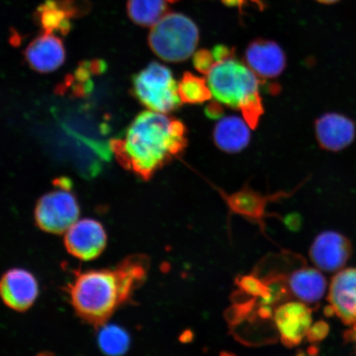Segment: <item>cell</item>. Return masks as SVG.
<instances>
[{"instance_id":"2","label":"cell","mask_w":356,"mask_h":356,"mask_svg":"<svg viewBox=\"0 0 356 356\" xmlns=\"http://www.w3.org/2000/svg\"><path fill=\"white\" fill-rule=\"evenodd\" d=\"M145 275V261L139 257H129L115 268L79 271L67 292L79 317L100 327L130 299Z\"/></svg>"},{"instance_id":"18","label":"cell","mask_w":356,"mask_h":356,"mask_svg":"<svg viewBox=\"0 0 356 356\" xmlns=\"http://www.w3.org/2000/svg\"><path fill=\"white\" fill-rule=\"evenodd\" d=\"M168 0H128L129 17L136 25L152 26L168 13Z\"/></svg>"},{"instance_id":"26","label":"cell","mask_w":356,"mask_h":356,"mask_svg":"<svg viewBox=\"0 0 356 356\" xmlns=\"http://www.w3.org/2000/svg\"><path fill=\"white\" fill-rule=\"evenodd\" d=\"M222 1L229 6H240L243 3V0H222Z\"/></svg>"},{"instance_id":"23","label":"cell","mask_w":356,"mask_h":356,"mask_svg":"<svg viewBox=\"0 0 356 356\" xmlns=\"http://www.w3.org/2000/svg\"><path fill=\"white\" fill-rule=\"evenodd\" d=\"M215 62L212 52L207 50H200L195 53L193 58L195 68L197 69L198 72L206 75Z\"/></svg>"},{"instance_id":"3","label":"cell","mask_w":356,"mask_h":356,"mask_svg":"<svg viewBox=\"0 0 356 356\" xmlns=\"http://www.w3.org/2000/svg\"><path fill=\"white\" fill-rule=\"evenodd\" d=\"M212 97L222 104L240 111L245 121L255 129L264 113L260 79L234 55L216 60L207 74Z\"/></svg>"},{"instance_id":"14","label":"cell","mask_w":356,"mask_h":356,"mask_svg":"<svg viewBox=\"0 0 356 356\" xmlns=\"http://www.w3.org/2000/svg\"><path fill=\"white\" fill-rule=\"evenodd\" d=\"M24 56L26 63L35 72L47 74L59 69L65 63L66 51L58 35L43 33L30 42Z\"/></svg>"},{"instance_id":"17","label":"cell","mask_w":356,"mask_h":356,"mask_svg":"<svg viewBox=\"0 0 356 356\" xmlns=\"http://www.w3.org/2000/svg\"><path fill=\"white\" fill-rule=\"evenodd\" d=\"M289 288L298 299L314 304L322 299L327 282L323 275L314 268H302L295 271L289 278Z\"/></svg>"},{"instance_id":"5","label":"cell","mask_w":356,"mask_h":356,"mask_svg":"<svg viewBox=\"0 0 356 356\" xmlns=\"http://www.w3.org/2000/svg\"><path fill=\"white\" fill-rule=\"evenodd\" d=\"M132 92L141 104L157 113L168 114L182 104L178 83L171 70L157 62L149 64L134 76Z\"/></svg>"},{"instance_id":"20","label":"cell","mask_w":356,"mask_h":356,"mask_svg":"<svg viewBox=\"0 0 356 356\" xmlns=\"http://www.w3.org/2000/svg\"><path fill=\"white\" fill-rule=\"evenodd\" d=\"M99 343L106 354L118 355L126 353L130 346V337L122 328L109 325L102 329Z\"/></svg>"},{"instance_id":"9","label":"cell","mask_w":356,"mask_h":356,"mask_svg":"<svg viewBox=\"0 0 356 356\" xmlns=\"http://www.w3.org/2000/svg\"><path fill=\"white\" fill-rule=\"evenodd\" d=\"M274 322L283 344L293 347L301 343L312 326V311L300 302L280 305L273 314Z\"/></svg>"},{"instance_id":"27","label":"cell","mask_w":356,"mask_h":356,"mask_svg":"<svg viewBox=\"0 0 356 356\" xmlns=\"http://www.w3.org/2000/svg\"><path fill=\"white\" fill-rule=\"evenodd\" d=\"M348 337L349 339L353 341L356 346V323H355L354 327L349 332Z\"/></svg>"},{"instance_id":"10","label":"cell","mask_w":356,"mask_h":356,"mask_svg":"<svg viewBox=\"0 0 356 356\" xmlns=\"http://www.w3.org/2000/svg\"><path fill=\"white\" fill-rule=\"evenodd\" d=\"M245 64L262 79L277 78L286 66V55L277 42L257 39L245 51Z\"/></svg>"},{"instance_id":"1","label":"cell","mask_w":356,"mask_h":356,"mask_svg":"<svg viewBox=\"0 0 356 356\" xmlns=\"http://www.w3.org/2000/svg\"><path fill=\"white\" fill-rule=\"evenodd\" d=\"M186 145L185 124L151 110L134 119L122 139L111 141L119 163L145 180L184 152Z\"/></svg>"},{"instance_id":"19","label":"cell","mask_w":356,"mask_h":356,"mask_svg":"<svg viewBox=\"0 0 356 356\" xmlns=\"http://www.w3.org/2000/svg\"><path fill=\"white\" fill-rule=\"evenodd\" d=\"M178 92L181 102L189 104H203L212 97L207 79L189 72L185 73L178 82Z\"/></svg>"},{"instance_id":"29","label":"cell","mask_w":356,"mask_h":356,"mask_svg":"<svg viewBox=\"0 0 356 356\" xmlns=\"http://www.w3.org/2000/svg\"><path fill=\"white\" fill-rule=\"evenodd\" d=\"M168 1L169 3H175V2L179 1V0H168Z\"/></svg>"},{"instance_id":"11","label":"cell","mask_w":356,"mask_h":356,"mask_svg":"<svg viewBox=\"0 0 356 356\" xmlns=\"http://www.w3.org/2000/svg\"><path fill=\"white\" fill-rule=\"evenodd\" d=\"M315 133L322 149L339 152L353 143L356 136L355 123L340 113H325L316 121Z\"/></svg>"},{"instance_id":"25","label":"cell","mask_w":356,"mask_h":356,"mask_svg":"<svg viewBox=\"0 0 356 356\" xmlns=\"http://www.w3.org/2000/svg\"><path fill=\"white\" fill-rule=\"evenodd\" d=\"M207 114L211 118H219L222 114V109L219 104L217 102H213L211 105H209L207 108Z\"/></svg>"},{"instance_id":"24","label":"cell","mask_w":356,"mask_h":356,"mask_svg":"<svg viewBox=\"0 0 356 356\" xmlns=\"http://www.w3.org/2000/svg\"><path fill=\"white\" fill-rule=\"evenodd\" d=\"M329 326L327 323L319 321L311 326L308 332L309 340L311 342L323 341L328 335Z\"/></svg>"},{"instance_id":"12","label":"cell","mask_w":356,"mask_h":356,"mask_svg":"<svg viewBox=\"0 0 356 356\" xmlns=\"http://www.w3.org/2000/svg\"><path fill=\"white\" fill-rule=\"evenodd\" d=\"M39 292L37 280L28 270L13 269L0 280V296L8 307L25 311L33 305Z\"/></svg>"},{"instance_id":"13","label":"cell","mask_w":356,"mask_h":356,"mask_svg":"<svg viewBox=\"0 0 356 356\" xmlns=\"http://www.w3.org/2000/svg\"><path fill=\"white\" fill-rule=\"evenodd\" d=\"M351 252L349 240L343 235L327 231L319 234L310 248V257L318 268L325 271L340 270Z\"/></svg>"},{"instance_id":"22","label":"cell","mask_w":356,"mask_h":356,"mask_svg":"<svg viewBox=\"0 0 356 356\" xmlns=\"http://www.w3.org/2000/svg\"><path fill=\"white\" fill-rule=\"evenodd\" d=\"M243 291L248 293V295L254 297H259L261 299L269 295L270 291L264 283H262L260 280L253 277H245L242 278L241 282L239 283Z\"/></svg>"},{"instance_id":"4","label":"cell","mask_w":356,"mask_h":356,"mask_svg":"<svg viewBox=\"0 0 356 356\" xmlns=\"http://www.w3.org/2000/svg\"><path fill=\"white\" fill-rule=\"evenodd\" d=\"M200 38L197 26L188 16L168 13L151 26L148 42L160 59L178 63L194 54Z\"/></svg>"},{"instance_id":"8","label":"cell","mask_w":356,"mask_h":356,"mask_svg":"<svg viewBox=\"0 0 356 356\" xmlns=\"http://www.w3.org/2000/svg\"><path fill=\"white\" fill-rule=\"evenodd\" d=\"M65 244L67 251L74 257L83 261L95 259L106 247L105 229L96 220H78L66 231Z\"/></svg>"},{"instance_id":"7","label":"cell","mask_w":356,"mask_h":356,"mask_svg":"<svg viewBox=\"0 0 356 356\" xmlns=\"http://www.w3.org/2000/svg\"><path fill=\"white\" fill-rule=\"evenodd\" d=\"M89 0H44L34 13V20L44 33L65 35L72 29L71 20L91 10Z\"/></svg>"},{"instance_id":"28","label":"cell","mask_w":356,"mask_h":356,"mask_svg":"<svg viewBox=\"0 0 356 356\" xmlns=\"http://www.w3.org/2000/svg\"><path fill=\"white\" fill-rule=\"evenodd\" d=\"M317 1L318 2H321L323 3H336L337 1H339V0H317Z\"/></svg>"},{"instance_id":"15","label":"cell","mask_w":356,"mask_h":356,"mask_svg":"<svg viewBox=\"0 0 356 356\" xmlns=\"http://www.w3.org/2000/svg\"><path fill=\"white\" fill-rule=\"evenodd\" d=\"M328 300L342 322L356 323V268L340 271L333 278Z\"/></svg>"},{"instance_id":"6","label":"cell","mask_w":356,"mask_h":356,"mask_svg":"<svg viewBox=\"0 0 356 356\" xmlns=\"http://www.w3.org/2000/svg\"><path fill=\"white\" fill-rule=\"evenodd\" d=\"M58 185L60 189L43 195L35 210L40 229L56 234L65 233L78 221L79 216L77 200L69 191L70 182L61 178Z\"/></svg>"},{"instance_id":"21","label":"cell","mask_w":356,"mask_h":356,"mask_svg":"<svg viewBox=\"0 0 356 356\" xmlns=\"http://www.w3.org/2000/svg\"><path fill=\"white\" fill-rule=\"evenodd\" d=\"M231 207L243 215L256 217L260 215L264 207L261 197L251 191L243 190L230 198Z\"/></svg>"},{"instance_id":"16","label":"cell","mask_w":356,"mask_h":356,"mask_svg":"<svg viewBox=\"0 0 356 356\" xmlns=\"http://www.w3.org/2000/svg\"><path fill=\"white\" fill-rule=\"evenodd\" d=\"M250 126L243 118L229 115L220 120L213 129V138L218 148L226 153H238L251 139Z\"/></svg>"}]
</instances>
